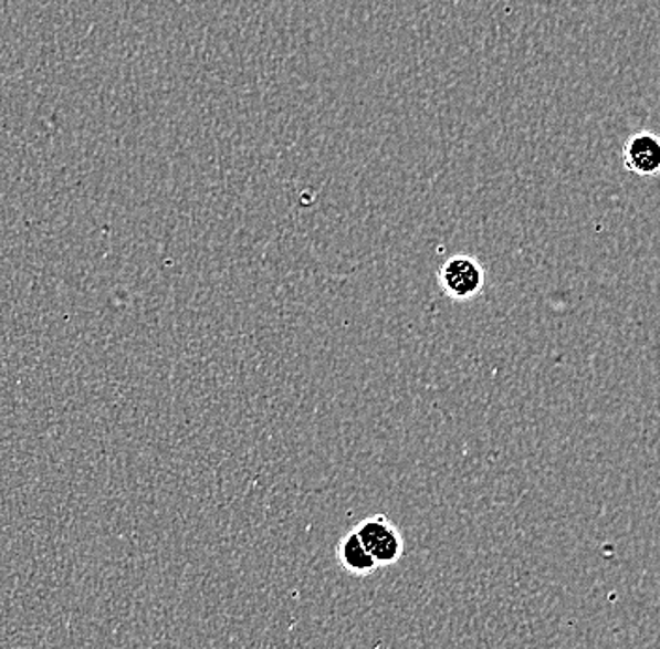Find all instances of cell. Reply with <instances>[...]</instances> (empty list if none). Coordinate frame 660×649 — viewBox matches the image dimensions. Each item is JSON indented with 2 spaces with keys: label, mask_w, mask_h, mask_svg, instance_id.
Here are the masks:
<instances>
[{
  "label": "cell",
  "mask_w": 660,
  "mask_h": 649,
  "mask_svg": "<svg viewBox=\"0 0 660 649\" xmlns=\"http://www.w3.org/2000/svg\"><path fill=\"white\" fill-rule=\"evenodd\" d=\"M336 562L342 569L357 578H366L379 569L355 530L347 532L336 544Z\"/></svg>",
  "instance_id": "4"
},
{
  "label": "cell",
  "mask_w": 660,
  "mask_h": 649,
  "mask_svg": "<svg viewBox=\"0 0 660 649\" xmlns=\"http://www.w3.org/2000/svg\"><path fill=\"white\" fill-rule=\"evenodd\" d=\"M625 169L638 177H654L660 174V137L651 132H638L625 142Z\"/></svg>",
  "instance_id": "3"
},
{
  "label": "cell",
  "mask_w": 660,
  "mask_h": 649,
  "mask_svg": "<svg viewBox=\"0 0 660 649\" xmlns=\"http://www.w3.org/2000/svg\"><path fill=\"white\" fill-rule=\"evenodd\" d=\"M438 284L444 297L457 303H468L479 297L484 290L486 271L473 255H452L439 269Z\"/></svg>",
  "instance_id": "1"
},
{
  "label": "cell",
  "mask_w": 660,
  "mask_h": 649,
  "mask_svg": "<svg viewBox=\"0 0 660 649\" xmlns=\"http://www.w3.org/2000/svg\"><path fill=\"white\" fill-rule=\"evenodd\" d=\"M358 533V537L370 552L377 567H390L400 562L406 551L404 535L395 526V522L385 516V514H374L368 519L360 520L357 526L353 527Z\"/></svg>",
  "instance_id": "2"
}]
</instances>
